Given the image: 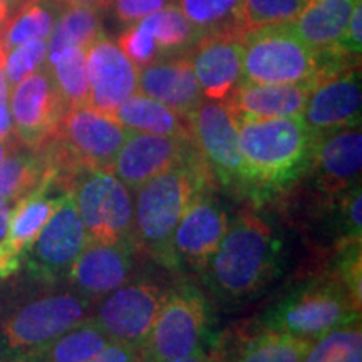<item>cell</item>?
Masks as SVG:
<instances>
[{"instance_id": "1f68e13d", "label": "cell", "mask_w": 362, "mask_h": 362, "mask_svg": "<svg viewBox=\"0 0 362 362\" xmlns=\"http://www.w3.org/2000/svg\"><path fill=\"white\" fill-rule=\"evenodd\" d=\"M175 4L202 35L220 33L245 35L242 0H175Z\"/></svg>"}, {"instance_id": "f35d334b", "label": "cell", "mask_w": 362, "mask_h": 362, "mask_svg": "<svg viewBox=\"0 0 362 362\" xmlns=\"http://www.w3.org/2000/svg\"><path fill=\"white\" fill-rule=\"evenodd\" d=\"M170 4H175V0H111L107 8H111L121 24L128 25Z\"/></svg>"}, {"instance_id": "7a4b0ae2", "label": "cell", "mask_w": 362, "mask_h": 362, "mask_svg": "<svg viewBox=\"0 0 362 362\" xmlns=\"http://www.w3.org/2000/svg\"><path fill=\"white\" fill-rule=\"evenodd\" d=\"M210 176L200 155L163 171L136 189L133 245L166 265H175L171 238L189 203L206 187Z\"/></svg>"}, {"instance_id": "4dcf8cb0", "label": "cell", "mask_w": 362, "mask_h": 362, "mask_svg": "<svg viewBox=\"0 0 362 362\" xmlns=\"http://www.w3.org/2000/svg\"><path fill=\"white\" fill-rule=\"evenodd\" d=\"M49 171V161L42 151L16 148L0 163V198L21 200L37 188Z\"/></svg>"}, {"instance_id": "f546056e", "label": "cell", "mask_w": 362, "mask_h": 362, "mask_svg": "<svg viewBox=\"0 0 362 362\" xmlns=\"http://www.w3.org/2000/svg\"><path fill=\"white\" fill-rule=\"evenodd\" d=\"M136 22L153 35L160 49L161 59L188 56L202 37V34L189 24L176 4H170L161 11L149 13Z\"/></svg>"}, {"instance_id": "484cf974", "label": "cell", "mask_w": 362, "mask_h": 362, "mask_svg": "<svg viewBox=\"0 0 362 362\" xmlns=\"http://www.w3.org/2000/svg\"><path fill=\"white\" fill-rule=\"evenodd\" d=\"M112 117L126 129L193 141L188 121L156 99L136 93L126 99Z\"/></svg>"}, {"instance_id": "d6a6232c", "label": "cell", "mask_w": 362, "mask_h": 362, "mask_svg": "<svg viewBox=\"0 0 362 362\" xmlns=\"http://www.w3.org/2000/svg\"><path fill=\"white\" fill-rule=\"evenodd\" d=\"M86 52L88 49L84 47L64 49L54 61L45 64L51 71L54 83L67 110L89 106L90 90Z\"/></svg>"}, {"instance_id": "277c9868", "label": "cell", "mask_w": 362, "mask_h": 362, "mask_svg": "<svg viewBox=\"0 0 362 362\" xmlns=\"http://www.w3.org/2000/svg\"><path fill=\"white\" fill-rule=\"evenodd\" d=\"M129 133L106 112L90 106L71 107L42 153L62 178L74 183L83 171L110 170Z\"/></svg>"}, {"instance_id": "ac0fdd59", "label": "cell", "mask_w": 362, "mask_h": 362, "mask_svg": "<svg viewBox=\"0 0 362 362\" xmlns=\"http://www.w3.org/2000/svg\"><path fill=\"white\" fill-rule=\"evenodd\" d=\"M89 106L112 116L126 99L138 93V67L115 40L103 35L86 52Z\"/></svg>"}, {"instance_id": "7dc6e473", "label": "cell", "mask_w": 362, "mask_h": 362, "mask_svg": "<svg viewBox=\"0 0 362 362\" xmlns=\"http://www.w3.org/2000/svg\"><path fill=\"white\" fill-rule=\"evenodd\" d=\"M19 146H21V144L16 138H13V134L8 136V138L0 139V163L6 160V158L11 155L13 149L19 148Z\"/></svg>"}, {"instance_id": "ab89813d", "label": "cell", "mask_w": 362, "mask_h": 362, "mask_svg": "<svg viewBox=\"0 0 362 362\" xmlns=\"http://www.w3.org/2000/svg\"><path fill=\"white\" fill-rule=\"evenodd\" d=\"M339 47L346 52L361 56L362 51V0L356 4L354 11L351 13V19L347 22L342 39L339 40Z\"/></svg>"}, {"instance_id": "f907efd6", "label": "cell", "mask_w": 362, "mask_h": 362, "mask_svg": "<svg viewBox=\"0 0 362 362\" xmlns=\"http://www.w3.org/2000/svg\"><path fill=\"white\" fill-rule=\"evenodd\" d=\"M136 362H151V361H149V359H148V357H146V356H144V354H143V352H141V356H139V357H138V361H136Z\"/></svg>"}, {"instance_id": "60d3db41", "label": "cell", "mask_w": 362, "mask_h": 362, "mask_svg": "<svg viewBox=\"0 0 362 362\" xmlns=\"http://www.w3.org/2000/svg\"><path fill=\"white\" fill-rule=\"evenodd\" d=\"M139 356H141V349L138 347L111 341L89 362H136Z\"/></svg>"}, {"instance_id": "d590c367", "label": "cell", "mask_w": 362, "mask_h": 362, "mask_svg": "<svg viewBox=\"0 0 362 362\" xmlns=\"http://www.w3.org/2000/svg\"><path fill=\"white\" fill-rule=\"evenodd\" d=\"M45 61H47V40L44 39L29 40V42L19 44L11 49L6 56V64H4L11 89L29 74L44 67Z\"/></svg>"}, {"instance_id": "836d02e7", "label": "cell", "mask_w": 362, "mask_h": 362, "mask_svg": "<svg viewBox=\"0 0 362 362\" xmlns=\"http://www.w3.org/2000/svg\"><path fill=\"white\" fill-rule=\"evenodd\" d=\"M302 362H362L361 319L339 325L312 341Z\"/></svg>"}, {"instance_id": "b9f144b4", "label": "cell", "mask_w": 362, "mask_h": 362, "mask_svg": "<svg viewBox=\"0 0 362 362\" xmlns=\"http://www.w3.org/2000/svg\"><path fill=\"white\" fill-rule=\"evenodd\" d=\"M19 202V200H17ZM17 202L13 200H6V198H0V245L6 240L7 230H8V223H11V215L13 210V205Z\"/></svg>"}, {"instance_id": "603a6c76", "label": "cell", "mask_w": 362, "mask_h": 362, "mask_svg": "<svg viewBox=\"0 0 362 362\" xmlns=\"http://www.w3.org/2000/svg\"><path fill=\"white\" fill-rule=\"evenodd\" d=\"M312 89L314 86L309 83L260 84L242 81L225 103L237 121L302 116Z\"/></svg>"}, {"instance_id": "8d00e7d4", "label": "cell", "mask_w": 362, "mask_h": 362, "mask_svg": "<svg viewBox=\"0 0 362 362\" xmlns=\"http://www.w3.org/2000/svg\"><path fill=\"white\" fill-rule=\"evenodd\" d=\"M117 45L138 69L161 59L160 49H158L153 35L138 22L124 27L119 39H117Z\"/></svg>"}, {"instance_id": "3957f363", "label": "cell", "mask_w": 362, "mask_h": 362, "mask_svg": "<svg viewBox=\"0 0 362 362\" xmlns=\"http://www.w3.org/2000/svg\"><path fill=\"white\" fill-rule=\"evenodd\" d=\"M237 123L248 192L285 188L309 170L314 133L300 116Z\"/></svg>"}, {"instance_id": "e0dca14e", "label": "cell", "mask_w": 362, "mask_h": 362, "mask_svg": "<svg viewBox=\"0 0 362 362\" xmlns=\"http://www.w3.org/2000/svg\"><path fill=\"white\" fill-rule=\"evenodd\" d=\"M361 67L352 66L319 81L302 111V121L314 134L361 126Z\"/></svg>"}, {"instance_id": "4fadbf2b", "label": "cell", "mask_w": 362, "mask_h": 362, "mask_svg": "<svg viewBox=\"0 0 362 362\" xmlns=\"http://www.w3.org/2000/svg\"><path fill=\"white\" fill-rule=\"evenodd\" d=\"M88 240L74 194L69 192L27 252L25 269L30 277L40 282H56L67 277Z\"/></svg>"}, {"instance_id": "d6986e66", "label": "cell", "mask_w": 362, "mask_h": 362, "mask_svg": "<svg viewBox=\"0 0 362 362\" xmlns=\"http://www.w3.org/2000/svg\"><path fill=\"white\" fill-rule=\"evenodd\" d=\"M362 168L361 126L314 134L309 170L325 197H337L359 183Z\"/></svg>"}, {"instance_id": "6da1fadb", "label": "cell", "mask_w": 362, "mask_h": 362, "mask_svg": "<svg viewBox=\"0 0 362 362\" xmlns=\"http://www.w3.org/2000/svg\"><path fill=\"white\" fill-rule=\"evenodd\" d=\"M280 242L260 216L238 215L228 225L211 259L205 265V280L216 297L240 300L252 297L275 275Z\"/></svg>"}, {"instance_id": "e575fe53", "label": "cell", "mask_w": 362, "mask_h": 362, "mask_svg": "<svg viewBox=\"0 0 362 362\" xmlns=\"http://www.w3.org/2000/svg\"><path fill=\"white\" fill-rule=\"evenodd\" d=\"M307 0H242L243 30L264 29L272 25L293 24Z\"/></svg>"}, {"instance_id": "f6af8a7d", "label": "cell", "mask_w": 362, "mask_h": 362, "mask_svg": "<svg viewBox=\"0 0 362 362\" xmlns=\"http://www.w3.org/2000/svg\"><path fill=\"white\" fill-rule=\"evenodd\" d=\"M6 56L7 52L4 51V47H0V101H8V96H11V86L7 83L6 71H4Z\"/></svg>"}, {"instance_id": "816d5d0a", "label": "cell", "mask_w": 362, "mask_h": 362, "mask_svg": "<svg viewBox=\"0 0 362 362\" xmlns=\"http://www.w3.org/2000/svg\"><path fill=\"white\" fill-rule=\"evenodd\" d=\"M210 359H211V357H210ZM211 362H215V361H214V359H211Z\"/></svg>"}, {"instance_id": "ffe728a7", "label": "cell", "mask_w": 362, "mask_h": 362, "mask_svg": "<svg viewBox=\"0 0 362 362\" xmlns=\"http://www.w3.org/2000/svg\"><path fill=\"white\" fill-rule=\"evenodd\" d=\"M134 265L133 243L88 240L72 264L67 279L76 292L88 298L104 297L128 282Z\"/></svg>"}, {"instance_id": "5bb4252c", "label": "cell", "mask_w": 362, "mask_h": 362, "mask_svg": "<svg viewBox=\"0 0 362 362\" xmlns=\"http://www.w3.org/2000/svg\"><path fill=\"white\" fill-rule=\"evenodd\" d=\"M168 293L153 282L124 284L104 296L93 317L110 341L141 349Z\"/></svg>"}, {"instance_id": "bcb514c9", "label": "cell", "mask_w": 362, "mask_h": 362, "mask_svg": "<svg viewBox=\"0 0 362 362\" xmlns=\"http://www.w3.org/2000/svg\"><path fill=\"white\" fill-rule=\"evenodd\" d=\"M62 6H86V7H96L101 11H106L111 0H56Z\"/></svg>"}, {"instance_id": "f1b7e54d", "label": "cell", "mask_w": 362, "mask_h": 362, "mask_svg": "<svg viewBox=\"0 0 362 362\" xmlns=\"http://www.w3.org/2000/svg\"><path fill=\"white\" fill-rule=\"evenodd\" d=\"M62 4L56 0H27L19 11L0 27L4 51L8 52L16 45L29 42V40H47L52 34Z\"/></svg>"}, {"instance_id": "c3c4849f", "label": "cell", "mask_w": 362, "mask_h": 362, "mask_svg": "<svg viewBox=\"0 0 362 362\" xmlns=\"http://www.w3.org/2000/svg\"><path fill=\"white\" fill-rule=\"evenodd\" d=\"M165 362H211V359H210V354H206V352L200 347V349L194 351L193 354L185 356V357H178V359L165 361Z\"/></svg>"}, {"instance_id": "9a60e30c", "label": "cell", "mask_w": 362, "mask_h": 362, "mask_svg": "<svg viewBox=\"0 0 362 362\" xmlns=\"http://www.w3.org/2000/svg\"><path fill=\"white\" fill-rule=\"evenodd\" d=\"M197 153L193 141L188 139L131 131L111 163L110 171L136 192L163 171L192 160Z\"/></svg>"}, {"instance_id": "2e32d148", "label": "cell", "mask_w": 362, "mask_h": 362, "mask_svg": "<svg viewBox=\"0 0 362 362\" xmlns=\"http://www.w3.org/2000/svg\"><path fill=\"white\" fill-rule=\"evenodd\" d=\"M228 215L211 194L203 189L193 198L171 238L175 265L203 270L228 230Z\"/></svg>"}, {"instance_id": "83f0119b", "label": "cell", "mask_w": 362, "mask_h": 362, "mask_svg": "<svg viewBox=\"0 0 362 362\" xmlns=\"http://www.w3.org/2000/svg\"><path fill=\"white\" fill-rule=\"evenodd\" d=\"M101 8L86 6H64L59 13L52 34L47 39V61H54L64 49L84 47L104 35Z\"/></svg>"}, {"instance_id": "cb8c5ba5", "label": "cell", "mask_w": 362, "mask_h": 362, "mask_svg": "<svg viewBox=\"0 0 362 362\" xmlns=\"http://www.w3.org/2000/svg\"><path fill=\"white\" fill-rule=\"evenodd\" d=\"M310 341L260 325L250 334L223 337L210 357L215 362H302Z\"/></svg>"}, {"instance_id": "7402d4cb", "label": "cell", "mask_w": 362, "mask_h": 362, "mask_svg": "<svg viewBox=\"0 0 362 362\" xmlns=\"http://www.w3.org/2000/svg\"><path fill=\"white\" fill-rule=\"evenodd\" d=\"M138 93L188 119L205 101L188 56L166 57L138 69Z\"/></svg>"}, {"instance_id": "7bdbcfd3", "label": "cell", "mask_w": 362, "mask_h": 362, "mask_svg": "<svg viewBox=\"0 0 362 362\" xmlns=\"http://www.w3.org/2000/svg\"><path fill=\"white\" fill-rule=\"evenodd\" d=\"M12 136V116L8 101H0V139Z\"/></svg>"}, {"instance_id": "74e56055", "label": "cell", "mask_w": 362, "mask_h": 362, "mask_svg": "<svg viewBox=\"0 0 362 362\" xmlns=\"http://www.w3.org/2000/svg\"><path fill=\"white\" fill-rule=\"evenodd\" d=\"M362 205V193L361 187L357 183V187L347 189V194L342 198V226H344V238L342 245L347 243H361L362 237V215H361V206Z\"/></svg>"}, {"instance_id": "30bf717a", "label": "cell", "mask_w": 362, "mask_h": 362, "mask_svg": "<svg viewBox=\"0 0 362 362\" xmlns=\"http://www.w3.org/2000/svg\"><path fill=\"white\" fill-rule=\"evenodd\" d=\"M206 329V304L197 288L170 292L149 330L141 352L151 362L193 354L202 347Z\"/></svg>"}, {"instance_id": "681fc988", "label": "cell", "mask_w": 362, "mask_h": 362, "mask_svg": "<svg viewBox=\"0 0 362 362\" xmlns=\"http://www.w3.org/2000/svg\"><path fill=\"white\" fill-rule=\"evenodd\" d=\"M0 362H30L27 359H0Z\"/></svg>"}, {"instance_id": "9c48e42d", "label": "cell", "mask_w": 362, "mask_h": 362, "mask_svg": "<svg viewBox=\"0 0 362 362\" xmlns=\"http://www.w3.org/2000/svg\"><path fill=\"white\" fill-rule=\"evenodd\" d=\"M187 121L194 148L210 175L226 187L247 189L238 123L226 103L205 99Z\"/></svg>"}, {"instance_id": "44dd1931", "label": "cell", "mask_w": 362, "mask_h": 362, "mask_svg": "<svg viewBox=\"0 0 362 362\" xmlns=\"http://www.w3.org/2000/svg\"><path fill=\"white\" fill-rule=\"evenodd\" d=\"M242 37L240 34H205L188 57L200 84L203 98L225 101L242 83Z\"/></svg>"}, {"instance_id": "ba28073f", "label": "cell", "mask_w": 362, "mask_h": 362, "mask_svg": "<svg viewBox=\"0 0 362 362\" xmlns=\"http://www.w3.org/2000/svg\"><path fill=\"white\" fill-rule=\"evenodd\" d=\"M72 194L89 240L133 243V193L115 173L110 170L83 171L74 180Z\"/></svg>"}, {"instance_id": "52a82bcc", "label": "cell", "mask_w": 362, "mask_h": 362, "mask_svg": "<svg viewBox=\"0 0 362 362\" xmlns=\"http://www.w3.org/2000/svg\"><path fill=\"white\" fill-rule=\"evenodd\" d=\"M242 81L260 84L317 83V54L302 40L293 24L247 33L242 37Z\"/></svg>"}, {"instance_id": "ee69618b", "label": "cell", "mask_w": 362, "mask_h": 362, "mask_svg": "<svg viewBox=\"0 0 362 362\" xmlns=\"http://www.w3.org/2000/svg\"><path fill=\"white\" fill-rule=\"evenodd\" d=\"M25 2L27 0H0V27L6 24Z\"/></svg>"}, {"instance_id": "4316f807", "label": "cell", "mask_w": 362, "mask_h": 362, "mask_svg": "<svg viewBox=\"0 0 362 362\" xmlns=\"http://www.w3.org/2000/svg\"><path fill=\"white\" fill-rule=\"evenodd\" d=\"M110 337L94 317H86L51 344L35 352L30 362H89L110 344Z\"/></svg>"}, {"instance_id": "8fae6325", "label": "cell", "mask_w": 362, "mask_h": 362, "mask_svg": "<svg viewBox=\"0 0 362 362\" xmlns=\"http://www.w3.org/2000/svg\"><path fill=\"white\" fill-rule=\"evenodd\" d=\"M8 101L13 138L30 151H42L67 111L51 71L44 66L22 79L11 89Z\"/></svg>"}, {"instance_id": "5b68a950", "label": "cell", "mask_w": 362, "mask_h": 362, "mask_svg": "<svg viewBox=\"0 0 362 362\" xmlns=\"http://www.w3.org/2000/svg\"><path fill=\"white\" fill-rule=\"evenodd\" d=\"M354 319H361V305L342 279L334 274L284 298L267 314L264 327L312 342Z\"/></svg>"}, {"instance_id": "8992f818", "label": "cell", "mask_w": 362, "mask_h": 362, "mask_svg": "<svg viewBox=\"0 0 362 362\" xmlns=\"http://www.w3.org/2000/svg\"><path fill=\"white\" fill-rule=\"evenodd\" d=\"M90 300L78 292H57L17 307L0 322V359L35 354L89 317Z\"/></svg>"}, {"instance_id": "d4e9b609", "label": "cell", "mask_w": 362, "mask_h": 362, "mask_svg": "<svg viewBox=\"0 0 362 362\" xmlns=\"http://www.w3.org/2000/svg\"><path fill=\"white\" fill-rule=\"evenodd\" d=\"M359 0H307L293 29L314 51L339 45Z\"/></svg>"}, {"instance_id": "7c38bea8", "label": "cell", "mask_w": 362, "mask_h": 362, "mask_svg": "<svg viewBox=\"0 0 362 362\" xmlns=\"http://www.w3.org/2000/svg\"><path fill=\"white\" fill-rule=\"evenodd\" d=\"M69 192L72 185L49 165L47 175L39 187L13 205L6 240L0 245V279L12 277L21 270L40 230Z\"/></svg>"}]
</instances>
